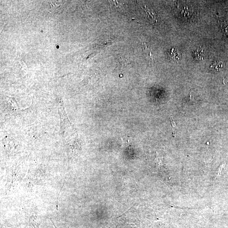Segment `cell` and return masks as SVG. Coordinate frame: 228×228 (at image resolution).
<instances>
[{
	"instance_id": "cell-1",
	"label": "cell",
	"mask_w": 228,
	"mask_h": 228,
	"mask_svg": "<svg viewBox=\"0 0 228 228\" xmlns=\"http://www.w3.org/2000/svg\"><path fill=\"white\" fill-rule=\"evenodd\" d=\"M58 110L61 119V133L63 138L66 141L68 139L71 138L72 136V129L73 130L74 129L72 128L73 127L68 121L62 102L59 103Z\"/></svg>"
},
{
	"instance_id": "cell-2",
	"label": "cell",
	"mask_w": 228,
	"mask_h": 228,
	"mask_svg": "<svg viewBox=\"0 0 228 228\" xmlns=\"http://www.w3.org/2000/svg\"><path fill=\"white\" fill-rule=\"evenodd\" d=\"M169 57L172 61L176 63H179L182 56V53L176 47H173L169 51Z\"/></svg>"
},
{
	"instance_id": "cell-3",
	"label": "cell",
	"mask_w": 228,
	"mask_h": 228,
	"mask_svg": "<svg viewBox=\"0 0 228 228\" xmlns=\"http://www.w3.org/2000/svg\"><path fill=\"white\" fill-rule=\"evenodd\" d=\"M225 66V64L223 62L219 61H215L210 66L209 69L210 70L218 72L222 70Z\"/></svg>"
},
{
	"instance_id": "cell-4",
	"label": "cell",
	"mask_w": 228,
	"mask_h": 228,
	"mask_svg": "<svg viewBox=\"0 0 228 228\" xmlns=\"http://www.w3.org/2000/svg\"><path fill=\"white\" fill-rule=\"evenodd\" d=\"M194 57L197 60H201L203 59V50L202 48H198L194 52Z\"/></svg>"
},
{
	"instance_id": "cell-5",
	"label": "cell",
	"mask_w": 228,
	"mask_h": 228,
	"mask_svg": "<svg viewBox=\"0 0 228 228\" xmlns=\"http://www.w3.org/2000/svg\"><path fill=\"white\" fill-rule=\"evenodd\" d=\"M223 83L224 84V85H228V76H226V77H225V78L223 79Z\"/></svg>"
},
{
	"instance_id": "cell-6",
	"label": "cell",
	"mask_w": 228,
	"mask_h": 228,
	"mask_svg": "<svg viewBox=\"0 0 228 228\" xmlns=\"http://www.w3.org/2000/svg\"><path fill=\"white\" fill-rule=\"evenodd\" d=\"M50 220H51V222L52 223H53V225L54 226L55 228H57V226H56V225H55V224L54 223L53 221V220H52V219H51Z\"/></svg>"
}]
</instances>
